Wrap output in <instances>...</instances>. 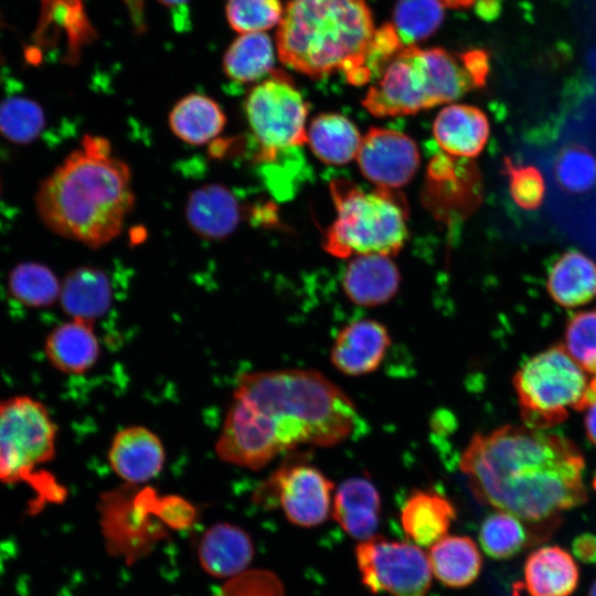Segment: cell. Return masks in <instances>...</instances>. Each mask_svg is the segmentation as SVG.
Returning <instances> with one entry per match:
<instances>
[{
  "label": "cell",
  "instance_id": "cell-13",
  "mask_svg": "<svg viewBox=\"0 0 596 596\" xmlns=\"http://www.w3.org/2000/svg\"><path fill=\"white\" fill-rule=\"evenodd\" d=\"M160 437L142 425L119 429L111 438L107 460L114 473L126 485L141 486L157 478L166 464Z\"/></svg>",
  "mask_w": 596,
  "mask_h": 596
},
{
  "label": "cell",
  "instance_id": "cell-8",
  "mask_svg": "<svg viewBox=\"0 0 596 596\" xmlns=\"http://www.w3.org/2000/svg\"><path fill=\"white\" fill-rule=\"evenodd\" d=\"M244 110L259 161L273 162L307 142L309 106L286 74L272 72L255 85L245 98Z\"/></svg>",
  "mask_w": 596,
  "mask_h": 596
},
{
  "label": "cell",
  "instance_id": "cell-27",
  "mask_svg": "<svg viewBox=\"0 0 596 596\" xmlns=\"http://www.w3.org/2000/svg\"><path fill=\"white\" fill-rule=\"evenodd\" d=\"M362 137L356 126L341 114H321L307 129V143L328 164H344L358 155Z\"/></svg>",
  "mask_w": 596,
  "mask_h": 596
},
{
  "label": "cell",
  "instance_id": "cell-11",
  "mask_svg": "<svg viewBox=\"0 0 596 596\" xmlns=\"http://www.w3.org/2000/svg\"><path fill=\"white\" fill-rule=\"evenodd\" d=\"M269 492L274 493L286 519L302 528L321 524L332 508V481L321 470L306 464L280 467L262 487L263 494Z\"/></svg>",
  "mask_w": 596,
  "mask_h": 596
},
{
  "label": "cell",
  "instance_id": "cell-20",
  "mask_svg": "<svg viewBox=\"0 0 596 596\" xmlns=\"http://www.w3.org/2000/svg\"><path fill=\"white\" fill-rule=\"evenodd\" d=\"M332 502L333 519L351 538L363 541L374 536L380 522L381 497L370 479L344 480Z\"/></svg>",
  "mask_w": 596,
  "mask_h": 596
},
{
  "label": "cell",
  "instance_id": "cell-26",
  "mask_svg": "<svg viewBox=\"0 0 596 596\" xmlns=\"http://www.w3.org/2000/svg\"><path fill=\"white\" fill-rule=\"evenodd\" d=\"M226 116L221 106L202 94H190L177 102L169 114V126L182 141L201 146L222 132Z\"/></svg>",
  "mask_w": 596,
  "mask_h": 596
},
{
  "label": "cell",
  "instance_id": "cell-40",
  "mask_svg": "<svg viewBox=\"0 0 596 596\" xmlns=\"http://www.w3.org/2000/svg\"><path fill=\"white\" fill-rule=\"evenodd\" d=\"M445 7L449 8H470L476 6L479 9L480 14L490 15L493 11L491 8L497 4V0H440Z\"/></svg>",
  "mask_w": 596,
  "mask_h": 596
},
{
  "label": "cell",
  "instance_id": "cell-3",
  "mask_svg": "<svg viewBox=\"0 0 596 596\" xmlns=\"http://www.w3.org/2000/svg\"><path fill=\"white\" fill-rule=\"evenodd\" d=\"M135 204L130 169L109 141L85 136L81 147L42 182L36 206L56 234L100 247L123 230Z\"/></svg>",
  "mask_w": 596,
  "mask_h": 596
},
{
  "label": "cell",
  "instance_id": "cell-2",
  "mask_svg": "<svg viewBox=\"0 0 596 596\" xmlns=\"http://www.w3.org/2000/svg\"><path fill=\"white\" fill-rule=\"evenodd\" d=\"M459 468L479 502L515 515L538 541L587 499L579 448L546 429L504 425L475 434Z\"/></svg>",
  "mask_w": 596,
  "mask_h": 596
},
{
  "label": "cell",
  "instance_id": "cell-30",
  "mask_svg": "<svg viewBox=\"0 0 596 596\" xmlns=\"http://www.w3.org/2000/svg\"><path fill=\"white\" fill-rule=\"evenodd\" d=\"M528 540L525 524L502 510L489 514L480 526V545L492 558L504 560L515 555L526 545Z\"/></svg>",
  "mask_w": 596,
  "mask_h": 596
},
{
  "label": "cell",
  "instance_id": "cell-5",
  "mask_svg": "<svg viewBox=\"0 0 596 596\" xmlns=\"http://www.w3.org/2000/svg\"><path fill=\"white\" fill-rule=\"evenodd\" d=\"M490 70L483 50L450 53L403 45L386 64L362 105L375 117L413 115L481 88Z\"/></svg>",
  "mask_w": 596,
  "mask_h": 596
},
{
  "label": "cell",
  "instance_id": "cell-22",
  "mask_svg": "<svg viewBox=\"0 0 596 596\" xmlns=\"http://www.w3.org/2000/svg\"><path fill=\"white\" fill-rule=\"evenodd\" d=\"M455 518L453 502L434 490L413 491L401 509V523L406 536L424 547H430L446 536Z\"/></svg>",
  "mask_w": 596,
  "mask_h": 596
},
{
  "label": "cell",
  "instance_id": "cell-9",
  "mask_svg": "<svg viewBox=\"0 0 596 596\" xmlns=\"http://www.w3.org/2000/svg\"><path fill=\"white\" fill-rule=\"evenodd\" d=\"M56 435L41 402L29 396L0 400V481L31 480L54 457Z\"/></svg>",
  "mask_w": 596,
  "mask_h": 596
},
{
  "label": "cell",
  "instance_id": "cell-15",
  "mask_svg": "<svg viewBox=\"0 0 596 596\" xmlns=\"http://www.w3.org/2000/svg\"><path fill=\"white\" fill-rule=\"evenodd\" d=\"M243 207L235 194L221 184H205L192 191L185 204L190 228L204 240H223L238 226Z\"/></svg>",
  "mask_w": 596,
  "mask_h": 596
},
{
  "label": "cell",
  "instance_id": "cell-41",
  "mask_svg": "<svg viewBox=\"0 0 596 596\" xmlns=\"http://www.w3.org/2000/svg\"><path fill=\"white\" fill-rule=\"evenodd\" d=\"M585 428L588 439L596 446V397L587 405Z\"/></svg>",
  "mask_w": 596,
  "mask_h": 596
},
{
  "label": "cell",
  "instance_id": "cell-17",
  "mask_svg": "<svg viewBox=\"0 0 596 596\" xmlns=\"http://www.w3.org/2000/svg\"><path fill=\"white\" fill-rule=\"evenodd\" d=\"M433 135L447 153L461 158L477 157L488 142L490 124L478 107L451 104L436 116Z\"/></svg>",
  "mask_w": 596,
  "mask_h": 596
},
{
  "label": "cell",
  "instance_id": "cell-46",
  "mask_svg": "<svg viewBox=\"0 0 596 596\" xmlns=\"http://www.w3.org/2000/svg\"><path fill=\"white\" fill-rule=\"evenodd\" d=\"M594 486H595V488H596V478H595V480H594Z\"/></svg>",
  "mask_w": 596,
  "mask_h": 596
},
{
  "label": "cell",
  "instance_id": "cell-12",
  "mask_svg": "<svg viewBox=\"0 0 596 596\" xmlns=\"http://www.w3.org/2000/svg\"><path fill=\"white\" fill-rule=\"evenodd\" d=\"M361 173L377 188L396 190L415 175L421 155L416 142L406 134L389 128H371L356 155Z\"/></svg>",
  "mask_w": 596,
  "mask_h": 596
},
{
  "label": "cell",
  "instance_id": "cell-7",
  "mask_svg": "<svg viewBox=\"0 0 596 596\" xmlns=\"http://www.w3.org/2000/svg\"><path fill=\"white\" fill-rule=\"evenodd\" d=\"M513 385L525 426L538 429L563 423L571 411H583L595 398L585 371L560 344L528 360Z\"/></svg>",
  "mask_w": 596,
  "mask_h": 596
},
{
  "label": "cell",
  "instance_id": "cell-45",
  "mask_svg": "<svg viewBox=\"0 0 596 596\" xmlns=\"http://www.w3.org/2000/svg\"><path fill=\"white\" fill-rule=\"evenodd\" d=\"M139 2H140V0H130V3H131V4H135V6H136V4L138 6Z\"/></svg>",
  "mask_w": 596,
  "mask_h": 596
},
{
  "label": "cell",
  "instance_id": "cell-44",
  "mask_svg": "<svg viewBox=\"0 0 596 596\" xmlns=\"http://www.w3.org/2000/svg\"><path fill=\"white\" fill-rule=\"evenodd\" d=\"M588 596H596V581L593 583Z\"/></svg>",
  "mask_w": 596,
  "mask_h": 596
},
{
  "label": "cell",
  "instance_id": "cell-6",
  "mask_svg": "<svg viewBox=\"0 0 596 596\" xmlns=\"http://www.w3.org/2000/svg\"><path fill=\"white\" fill-rule=\"evenodd\" d=\"M337 216L326 231L323 248L345 258L365 254H397L407 240V204L396 190L366 192L351 181L330 183Z\"/></svg>",
  "mask_w": 596,
  "mask_h": 596
},
{
  "label": "cell",
  "instance_id": "cell-28",
  "mask_svg": "<svg viewBox=\"0 0 596 596\" xmlns=\"http://www.w3.org/2000/svg\"><path fill=\"white\" fill-rule=\"evenodd\" d=\"M274 46L265 32L243 33L227 49L223 68L237 83H253L272 72Z\"/></svg>",
  "mask_w": 596,
  "mask_h": 596
},
{
  "label": "cell",
  "instance_id": "cell-21",
  "mask_svg": "<svg viewBox=\"0 0 596 596\" xmlns=\"http://www.w3.org/2000/svg\"><path fill=\"white\" fill-rule=\"evenodd\" d=\"M113 297L110 277L98 267H77L61 284V306L73 319L93 323L109 311Z\"/></svg>",
  "mask_w": 596,
  "mask_h": 596
},
{
  "label": "cell",
  "instance_id": "cell-14",
  "mask_svg": "<svg viewBox=\"0 0 596 596\" xmlns=\"http://www.w3.org/2000/svg\"><path fill=\"white\" fill-rule=\"evenodd\" d=\"M390 345L391 337L384 324L372 319L356 320L339 331L330 358L341 373L365 375L379 369Z\"/></svg>",
  "mask_w": 596,
  "mask_h": 596
},
{
  "label": "cell",
  "instance_id": "cell-23",
  "mask_svg": "<svg viewBox=\"0 0 596 596\" xmlns=\"http://www.w3.org/2000/svg\"><path fill=\"white\" fill-rule=\"evenodd\" d=\"M578 579L577 564L558 546L533 551L524 564V585L530 596H570Z\"/></svg>",
  "mask_w": 596,
  "mask_h": 596
},
{
  "label": "cell",
  "instance_id": "cell-34",
  "mask_svg": "<svg viewBox=\"0 0 596 596\" xmlns=\"http://www.w3.org/2000/svg\"><path fill=\"white\" fill-rule=\"evenodd\" d=\"M284 11L279 0H228L226 18L240 33L265 32L279 24Z\"/></svg>",
  "mask_w": 596,
  "mask_h": 596
},
{
  "label": "cell",
  "instance_id": "cell-10",
  "mask_svg": "<svg viewBox=\"0 0 596 596\" xmlns=\"http://www.w3.org/2000/svg\"><path fill=\"white\" fill-rule=\"evenodd\" d=\"M355 558L363 585L391 596H426L432 584L427 555L414 543L372 536L360 541Z\"/></svg>",
  "mask_w": 596,
  "mask_h": 596
},
{
  "label": "cell",
  "instance_id": "cell-39",
  "mask_svg": "<svg viewBox=\"0 0 596 596\" xmlns=\"http://www.w3.org/2000/svg\"><path fill=\"white\" fill-rule=\"evenodd\" d=\"M574 555L584 563H596V536L589 533L577 536L573 542Z\"/></svg>",
  "mask_w": 596,
  "mask_h": 596
},
{
  "label": "cell",
  "instance_id": "cell-24",
  "mask_svg": "<svg viewBox=\"0 0 596 596\" xmlns=\"http://www.w3.org/2000/svg\"><path fill=\"white\" fill-rule=\"evenodd\" d=\"M546 290L565 308L589 302L596 297V263L579 251L564 252L549 272Z\"/></svg>",
  "mask_w": 596,
  "mask_h": 596
},
{
  "label": "cell",
  "instance_id": "cell-1",
  "mask_svg": "<svg viewBox=\"0 0 596 596\" xmlns=\"http://www.w3.org/2000/svg\"><path fill=\"white\" fill-rule=\"evenodd\" d=\"M358 421L351 398L317 371L242 372L214 450L227 465L257 471L301 445L330 447L345 440Z\"/></svg>",
  "mask_w": 596,
  "mask_h": 596
},
{
  "label": "cell",
  "instance_id": "cell-16",
  "mask_svg": "<svg viewBox=\"0 0 596 596\" xmlns=\"http://www.w3.org/2000/svg\"><path fill=\"white\" fill-rule=\"evenodd\" d=\"M199 562L210 575L231 578L246 571L254 556L249 534L230 522H217L202 534L198 546Z\"/></svg>",
  "mask_w": 596,
  "mask_h": 596
},
{
  "label": "cell",
  "instance_id": "cell-32",
  "mask_svg": "<svg viewBox=\"0 0 596 596\" xmlns=\"http://www.w3.org/2000/svg\"><path fill=\"white\" fill-rule=\"evenodd\" d=\"M9 288L17 300L33 308L52 305L61 292V284L54 273L38 263L15 266L9 277Z\"/></svg>",
  "mask_w": 596,
  "mask_h": 596
},
{
  "label": "cell",
  "instance_id": "cell-19",
  "mask_svg": "<svg viewBox=\"0 0 596 596\" xmlns=\"http://www.w3.org/2000/svg\"><path fill=\"white\" fill-rule=\"evenodd\" d=\"M400 272L387 255H358L348 265L342 287L348 298L360 306H379L390 301L398 290Z\"/></svg>",
  "mask_w": 596,
  "mask_h": 596
},
{
  "label": "cell",
  "instance_id": "cell-43",
  "mask_svg": "<svg viewBox=\"0 0 596 596\" xmlns=\"http://www.w3.org/2000/svg\"><path fill=\"white\" fill-rule=\"evenodd\" d=\"M589 390L592 391L593 395L596 397V372L593 373V377L589 381Z\"/></svg>",
  "mask_w": 596,
  "mask_h": 596
},
{
  "label": "cell",
  "instance_id": "cell-42",
  "mask_svg": "<svg viewBox=\"0 0 596 596\" xmlns=\"http://www.w3.org/2000/svg\"><path fill=\"white\" fill-rule=\"evenodd\" d=\"M162 4L167 7H180L183 6L189 0H159Z\"/></svg>",
  "mask_w": 596,
  "mask_h": 596
},
{
  "label": "cell",
  "instance_id": "cell-36",
  "mask_svg": "<svg viewBox=\"0 0 596 596\" xmlns=\"http://www.w3.org/2000/svg\"><path fill=\"white\" fill-rule=\"evenodd\" d=\"M502 173L508 178L510 195L520 209L534 211L542 205L545 182L536 167L514 163L510 158H504Z\"/></svg>",
  "mask_w": 596,
  "mask_h": 596
},
{
  "label": "cell",
  "instance_id": "cell-18",
  "mask_svg": "<svg viewBox=\"0 0 596 596\" xmlns=\"http://www.w3.org/2000/svg\"><path fill=\"white\" fill-rule=\"evenodd\" d=\"M44 350L49 362L70 375L87 373L100 356V343L93 323L73 318L50 332Z\"/></svg>",
  "mask_w": 596,
  "mask_h": 596
},
{
  "label": "cell",
  "instance_id": "cell-35",
  "mask_svg": "<svg viewBox=\"0 0 596 596\" xmlns=\"http://www.w3.org/2000/svg\"><path fill=\"white\" fill-rule=\"evenodd\" d=\"M565 349L588 373L596 372V309L574 315L565 329Z\"/></svg>",
  "mask_w": 596,
  "mask_h": 596
},
{
  "label": "cell",
  "instance_id": "cell-33",
  "mask_svg": "<svg viewBox=\"0 0 596 596\" xmlns=\"http://www.w3.org/2000/svg\"><path fill=\"white\" fill-rule=\"evenodd\" d=\"M45 126L41 106L28 97L14 96L0 102V134L17 143L35 140Z\"/></svg>",
  "mask_w": 596,
  "mask_h": 596
},
{
  "label": "cell",
  "instance_id": "cell-38",
  "mask_svg": "<svg viewBox=\"0 0 596 596\" xmlns=\"http://www.w3.org/2000/svg\"><path fill=\"white\" fill-rule=\"evenodd\" d=\"M157 512L161 522L174 530L189 528L196 517V509L177 494L158 496Z\"/></svg>",
  "mask_w": 596,
  "mask_h": 596
},
{
  "label": "cell",
  "instance_id": "cell-37",
  "mask_svg": "<svg viewBox=\"0 0 596 596\" xmlns=\"http://www.w3.org/2000/svg\"><path fill=\"white\" fill-rule=\"evenodd\" d=\"M216 596H285V590L275 574L264 570H246L228 578Z\"/></svg>",
  "mask_w": 596,
  "mask_h": 596
},
{
  "label": "cell",
  "instance_id": "cell-25",
  "mask_svg": "<svg viewBox=\"0 0 596 596\" xmlns=\"http://www.w3.org/2000/svg\"><path fill=\"white\" fill-rule=\"evenodd\" d=\"M427 557L432 574L441 584L454 588L472 584L482 566L477 544L464 535L444 536L430 546Z\"/></svg>",
  "mask_w": 596,
  "mask_h": 596
},
{
  "label": "cell",
  "instance_id": "cell-29",
  "mask_svg": "<svg viewBox=\"0 0 596 596\" xmlns=\"http://www.w3.org/2000/svg\"><path fill=\"white\" fill-rule=\"evenodd\" d=\"M440 0H398L393 12V26L404 45H414L432 35L444 20Z\"/></svg>",
  "mask_w": 596,
  "mask_h": 596
},
{
  "label": "cell",
  "instance_id": "cell-4",
  "mask_svg": "<svg viewBox=\"0 0 596 596\" xmlns=\"http://www.w3.org/2000/svg\"><path fill=\"white\" fill-rule=\"evenodd\" d=\"M375 26L364 0H291L277 31V51L287 66L319 78L342 71L363 85L362 64Z\"/></svg>",
  "mask_w": 596,
  "mask_h": 596
},
{
  "label": "cell",
  "instance_id": "cell-31",
  "mask_svg": "<svg viewBox=\"0 0 596 596\" xmlns=\"http://www.w3.org/2000/svg\"><path fill=\"white\" fill-rule=\"evenodd\" d=\"M552 172L563 192L584 194L596 184V157L581 143L565 145L554 159Z\"/></svg>",
  "mask_w": 596,
  "mask_h": 596
}]
</instances>
